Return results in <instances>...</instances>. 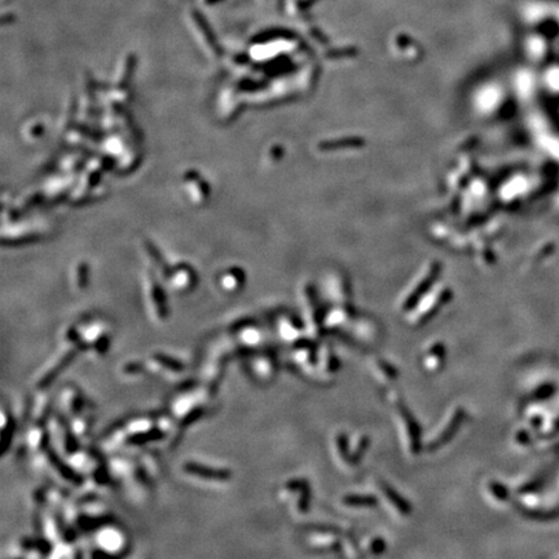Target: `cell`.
Returning a JSON list of instances; mask_svg holds the SVG:
<instances>
[{
	"label": "cell",
	"instance_id": "cell-1",
	"mask_svg": "<svg viewBox=\"0 0 559 559\" xmlns=\"http://www.w3.org/2000/svg\"><path fill=\"white\" fill-rule=\"evenodd\" d=\"M390 401L402 449L409 456L417 454L421 449V433L416 419L413 418L412 413L405 405H402L400 400H395L394 394H391Z\"/></svg>",
	"mask_w": 559,
	"mask_h": 559
},
{
	"label": "cell",
	"instance_id": "cell-2",
	"mask_svg": "<svg viewBox=\"0 0 559 559\" xmlns=\"http://www.w3.org/2000/svg\"><path fill=\"white\" fill-rule=\"evenodd\" d=\"M464 419V409L461 406H453L448 412L447 417H444L443 421L439 423L437 431H434L433 437L427 439L426 449L429 452H434V450L440 449L444 444H447L454 437V434H457Z\"/></svg>",
	"mask_w": 559,
	"mask_h": 559
},
{
	"label": "cell",
	"instance_id": "cell-3",
	"mask_svg": "<svg viewBox=\"0 0 559 559\" xmlns=\"http://www.w3.org/2000/svg\"><path fill=\"white\" fill-rule=\"evenodd\" d=\"M374 489L377 498L382 502L386 512L391 517L395 519H404L409 515V505L406 504L405 500H402L401 496L395 489H392L389 484H386L385 481L375 480Z\"/></svg>",
	"mask_w": 559,
	"mask_h": 559
},
{
	"label": "cell",
	"instance_id": "cell-4",
	"mask_svg": "<svg viewBox=\"0 0 559 559\" xmlns=\"http://www.w3.org/2000/svg\"><path fill=\"white\" fill-rule=\"evenodd\" d=\"M445 361H447V348L441 342H433L422 352L421 362H422L423 369L427 372H439L440 369H443Z\"/></svg>",
	"mask_w": 559,
	"mask_h": 559
},
{
	"label": "cell",
	"instance_id": "cell-5",
	"mask_svg": "<svg viewBox=\"0 0 559 559\" xmlns=\"http://www.w3.org/2000/svg\"><path fill=\"white\" fill-rule=\"evenodd\" d=\"M350 326H351L352 330V337L356 341L360 342V343H369V345H372L381 335L378 324L372 320L351 321Z\"/></svg>",
	"mask_w": 559,
	"mask_h": 559
},
{
	"label": "cell",
	"instance_id": "cell-6",
	"mask_svg": "<svg viewBox=\"0 0 559 559\" xmlns=\"http://www.w3.org/2000/svg\"><path fill=\"white\" fill-rule=\"evenodd\" d=\"M331 453H333V457H334L335 464L346 469V470L352 469L356 465L354 462V460H352L351 454H350L348 438L346 437L345 434H337L333 438V441H331Z\"/></svg>",
	"mask_w": 559,
	"mask_h": 559
},
{
	"label": "cell",
	"instance_id": "cell-7",
	"mask_svg": "<svg viewBox=\"0 0 559 559\" xmlns=\"http://www.w3.org/2000/svg\"><path fill=\"white\" fill-rule=\"evenodd\" d=\"M369 370L372 373L373 378L379 383L394 382L398 378V370L392 366L385 359L374 358L369 360Z\"/></svg>",
	"mask_w": 559,
	"mask_h": 559
},
{
	"label": "cell",
	"instance_id": "cell-8",
	"mask_svg": "<svg viewBox=\"0 0 559 559\" xmlns=\"http://www.w3.org/2000/svg\"><path fill=\"white\" fill-rule=\"evenodd\" d=\"M184 469L189 474L198 475L200 478H205V479H210V480H228L231 478L229 471L215 470V469L205 467L200 464H185Z\"/></svg>",
	"mask_w": 559,
	"mask_h": 559
},
{
	"label": "cell",
	"instance_id": "cell-9",
	"mask_svg": "<svg viewBox=\"0 0 559 559\" xmlns=\"http://www.w3.org/2000/svg\"><path fill=\"white\" fill-rule=\"evenodd\" d=\"M341 540L334 532L319 531L315 532L314 535H310V545L312 548L320 550H330L331 548L339 545Z\"/></svg>",
	"mask_w": 559,
	"mask_h": 559
},
{
	"label": "cell",
	"instance_id": "cell-10",
	"mask_svg": "<svg viewBox=\"0 0 559 559\" xmlns=\"http://www.w3.org/2000/svg\"><path fill=\"white\" fill-rule=\"evenodd\" d=\"M484 497L491 504H504L509 500V491L498 481L489 480L484 484Z\"/></svg>",
	"mask_w": 559,
	"mask_h": 559
},
{
	"label": "cell",
	"instance_id": "cell-11",
	"mask_svg": "<svg viewBox=\"0 0 559 559\" xmlns=\"http://www.w3.org/2000/svg\"><path fill=\"white\" fill-rule=\"evenodd\" d=\"M378 500L374 496H361V494H348L342 498V505L347 509H369L374 506Z\"/></svg>",
	"mask_w": 559,
	"mask_h": 559
},
{
	"label": "cell",
	"instance_id": "cell-12",
	"mask_svg": "<svg viewBox=\"0 0 559 559\" xmlns=\"http://www.w3.org/2000/svg\"><path fill=\"white\" fill-rule=\"evenodd\" d=\"M277 330L281 338L286 339V341H291V339H297L302 333V324L297 320H291V319H285L282 321L277 322Z\"/></svg>",
	"mask_w": 559,
	"mask_h": 559
},
{
	"label": "cell",
	"instance_id": "cell-13",
	"mask_svg": "<svg viewBox=\"0 0 559 559\" xmlns=\"http://www.w3.org/2000/svg\"><path fill=\"white\" fill-rule=\"evenodd\" d=\"M351 319V315L348 314L347 310L339 308V310H334V312H331L329 316L325 317L324 326L331 327V329H338V327L346 326V325L350 324Z\"/></svg>",
	"mask_w": 559,
	"mask_h": 559
},
{
	"label": "cell",
	"instance_id": "cell-14",
	"mask_svg": "<svg viewBox=\"0 0 559 559\" xmlns=\"http://www.w3.org/2000/svg\"><path fill=\"white\" fill-rule=\"evenodd\" d=\"M99 541L100 544H101V546L105 548V550H113V552L120 550V546H122L123 544L122 536H120V532L112 531V529H106V531H104L103 533L100 535Z\"/></svg>",
	"mask_w": 559,
	"mask_h": 559
},
{
	"label": "cell",
	"instance_id": "cell-15",
	"mask_svg": "<svg viewBox=\"0 0 559 559\" xmlns=\"http://www.w3.org/2000/svg\"><path fill=\"white\" fill-rule=\"evenodd\" d=\"M348 448H350V454H351L352 460H354L355 464H358L360 458L364 456L366 448H368V438L361 435V437L355 438L354 440L348 439Z\"/></svg>",
	"mask_w": 559,
	"mask_h": 559
},
{
	"label": "cell",
	"instance_id": "cell-16",
	"mask_svg": "<svg viewBox=\"0 0 559 559\" xmlns=\"http://www.w3.org/2000/svg\"><path fill=\"white\" fill-rule=\"evenodd\" d=\"M254 366H255L256 374L259 375L260 378H270L271 374L275 373V361H273L270 356H262V358H259L254 362Z\"/></svg>",
	"mask_w": 559,
	"mask_h": 559
},
{
	"label": "cell",
	"instance_id": "cell-17",
	"mask_svg": "<svg viewBox=\"0 0 559 559\" xmlns=\"http://www.w3.org/2000/svg\"><path fill=\"white\" fill-rule=\"evenodd\" d=\"M556 390L557 389H556V386H554V385L542 386V387H540L539 390H536V392L533 394V399H535V400L549 399V398H552V396L554 395Z\"/></svg>",
	"mask_w": 559,
	"mask_h": 559
},
{
	"label": "cell",
	"instance_id": "cell-18",
	"mask_svg": "<svg viewBox=\"0 0 559 559\" xmlns=\"http://www.w3.org/2000/svg\"><path fill=\"white\" fill-rule=\"evenodd\" d=\"M549 80H550V84H552L554 88L559 89V70L550 73Z\"/></svg>",
	"mask_w": 559,
	"mask_h": 559
},
{
	"label": "cell",
	"instance_id": "cell-19",
	"mask_svg": "<svg viewBox=\"0 0 559 559\" xmlns=\"http://www.w3.org/2000/svg\"><path fill=\"white\" fill-rule=\"evenodd\" d=\"M557 433H559V418L557 419L556 423H554V427H553V431H552V434H557Z\"/></svg>",
	"mask_w": 559,
	"mask_h": 559
}]
</instances>
